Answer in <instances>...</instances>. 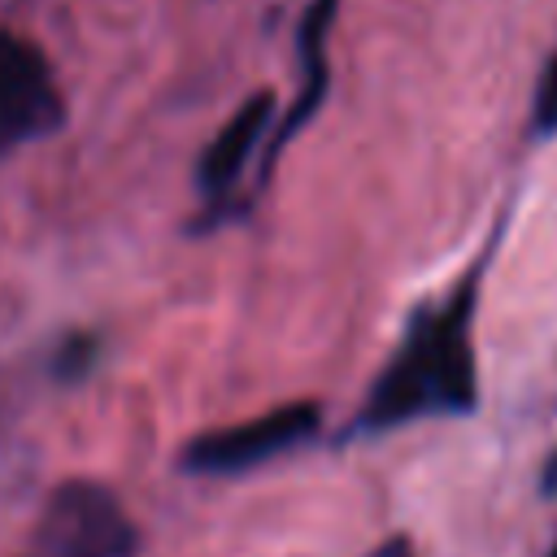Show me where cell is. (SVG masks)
Instances as JSON below:
<instances>
[{
    "mask_svg": "<svg viewBox=\"0 0 557 557\" xmlns=\"http://www.w3.org/2000/svg\"><path fill=\"white\" fill-rule=\"evenodd\" d=\"M474 283H466L444 309L413 322L400 352L387 361L357 418L361 431H392L426 413L474 409V352H470Z\"/></svg>",
    "mask_w": 557,
    "mask_h": 557,
    "instance_id": "cell-1",
    "label": "cell"
},
{
    "mask_svg": "<svg viewBox=\"0 0 557 557\" xmlns=\"http://www.w3.org/2000/svg\"><path fill=\"white\" fill-rule=\"evenodd\" d=\"M135 527L126 522L117 496L100 483H61L26 544L22 557H131Z\"/></svg>",
    "mask_w": 557,
    "mask_h": 557,
    "instance_id": "cell-2",
    "label": "cell"
},
{
    "mask_svg": "<svg viewBox=\"0 0 557 557\" xmlns=\"http://www.w3.org/2000/svg\"><path fill=\"white\" fill-rule=\"evenodd\" d=\"M318 422H322L318 400H292V405H278L261 418L196 435L191 444H183L178 466L187 474H239V470H252L278 453L313 440Z\"/></svg>",
    "mask_w": 557,
    "mask_h": 557,
    "instance_id": "cell-3",
    "label": "cell"
},
{
    "mask_svg": "<svg viewBox=\"0 0 557 557\" xmlns=\"http://www.w3.org/2000/svg\"><path fill=\"white\" fill-rule=\"evenodd\" d=\"M61 117L65 100L57 91L48 57L17 30L0 26V161L13 148L52 135Z\"/></svg>",
    "mask_w": 557,
    "mask_h": 557,
    "instance_id": "cell-4",
    "label": "cell"
},
{
    "mask_svg": "<svg viewBox=\"0 0 557 557\" xmlns=\"http://www.w3.org/2000/svg\"><path fill=\"white\" fill-rule=\"evenodd\" d=\"M270 122H274V91H257L205 144V152L196 161V187H200L205 200H222L235 187V178L248 170V161H252L261 135L270 131Z\"/></svg>",
    "mask_w": 557,
    "mask_h": 557,
    "instance_id": "cell-5",
    "label": "cell"
},
{
    "mask_svg": "<svg viewBox=\"0 0 557 557\" xmlns=\"http://www.w3.org/2000/svg\"><path fill=\"white\" fill-rule=\"evenodd\" d=\"M331 17H335V0H313L305 9V22H300V61H305V87L296 96V104L287 109L283 126L274 131L270 148H265V165L261 174L274 170L278 152L292 144V135L313 117V109L322 104V91H326V30H331Z\"/></svg>",
    "mask_w": 557,
    "mask_h": 557,
    "instance_id": "cell-6",
    "label": "cell"
},
{
    "mask_svg": "<svg viewBox=\"0 0 557 557\" xmlns=\"http://www.w3.org/2000/svg\"><path fill=\"white\" fill-rule=\"evenodd\" d=\"M96 357H100V339L96 335H70L52 352V374L57 379H83L96 366Z\"/></svg>",
    "mask_w": 557,
    "mask_h": 557,
    "instance_id": "cell-7",
    "label": "cell"
},
{
    "mask_svg": "<svg viewBox=\"0 0 557 557\" xmlns=\"http://www.w3.org/2000/svg\"><path fill=\"white\" fill-rule=\"evenodd\" d=\"M531 126H535V135H553V131H557V52H553V61L540 70L535 104H531Z\"/></svg>",
    "mask_w": 557,
    "mask_h": 557,
    "instance_id": "cell-8",
    "label": "cell"
},
{
    "mask_svg": "<svg viewBox=\"0 0 557 557\" xmlns=\"http://www.w3.org/2000/svg\"><path fill=\"white\" fill-rule=\"evenodd\" d=\"M540 487H544L548 496H557V453L544 461V470H540Z\"/></svg>",
    "mask_w": 557,
    "mask_h": 557,
    "instance_id": "cell-9",
    "label": "cell"
},
{
    "mask_svg": "<svg viewBox=\"0 0 557 557\" xmlns=\"http://www.w3.org/2000/svg\"><path fill=\"white\" fill-rule=\"evenodd\" d=\"M374 557H413V553H409V544H405V540L396 535V540H387V544H383V548H379Z\"/></svg>",
    "mask_w": 557,
    "mask_h": 557,
    "instance_id": "cell-10",
    "label": "cell"
},
{
    "mask_svg": "<svg viewBox=\"0 0 557 557\" xmlns=\"http://www.w3.org/2000/svg\"><path fill=\"white\" fill-rule=\"evenodd\" d=\"M548 557H557V548H553V553H548Z\"/></svg>",
    "mask_w": 557,
    "mask_h": 557,
    "instance_id": "cell-11",
    "label": "cell"
}]
</instances>
